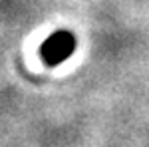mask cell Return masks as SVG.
<instances>
[{
    "instance_id": "1",
    "label": "cell",
    "mask_w": 149,
    "mask_h": 147,
    "mask_svg": "<svg viewBox=\"0 0 149 147\" xmlns=\"http://www.w3.org/2000/svg\"><path fill=\"white\" fill-rule=\"evenodd\" d=\"M72 52H74V36L66 30H60L54 36H50L42 46V56L52 66L64 62Z\"/></svg>"
}]
</instances>
